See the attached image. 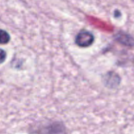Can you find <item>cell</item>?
<instances>
[{"instance_id": "cell-1", "label": "cell", "mask_w": 134, "mask_h": 134, "mask_svg": "<svg viewBox=\"0 0 134 134\" xmlns=\"http://www.w3.org/2000/svg\"><path fill=\"white\" fill-rule=\"evenodd\" d=\"M94 41V36L92 33L86 30H81L75 37V43L77 46L82 48L90 47Z\"/></svg>"}, {"instance_id": "cell-2", "label": "cell", "mask_w": 134, "mask_h": 134, "mask_svg": "<svg viewBox=\"0 0 134 134\" xmlns=\"http://www.w3.org/2000/svg\"><path fill=\"white\" fill-rule=\"evenodd\" d=\"M115 40L126 47H134V37L127 33L119 31L115 35Z\"/></svg>"}, {"instance_id": "cell-3", "label": "cell", "mask_w": 134, "mask_h": 134, "mask_svg": "<svg viewBox=\"0 0 134 134\" xmlns=\"http://www.w3.org/2000/svg\"><path fill=\"white\" fill-rule=\"evenodd\" d=\"M103 82L108 87L115 88L120 85V78L116 73L109 72L103 77Z\"/></svg>"}, {"instance_id": "cell-5", "label": "cell", "mask_w": 134, "mask_h": 134, "mask_svg": "<svg viewBox=\"0 0 134 134\" xmlns=\"http://www.w3.org/2000/svg\"><path fill=\"white\" fill-rule=\"evenodd\" d=\"M0 60H1V63H3L5 62V59H6V52H5V51H3V49L1 50V53H0Z\"/></svg>"}, {"instance_id": "cell-4", "label": "cell", "mask_w": 134, "mask_h": 134, "mask_svg": "<svg viewBox=\"0 0 134 134\" xmlns=\"http://www.w3.org/2000/svg\"><path fill=\"white\" fill-rule=\"evenodd\" d=\"M10 37L7 31L1 30L0 32V42L1 44H5L10 41Z\"/></svg>"}]
</instances>
